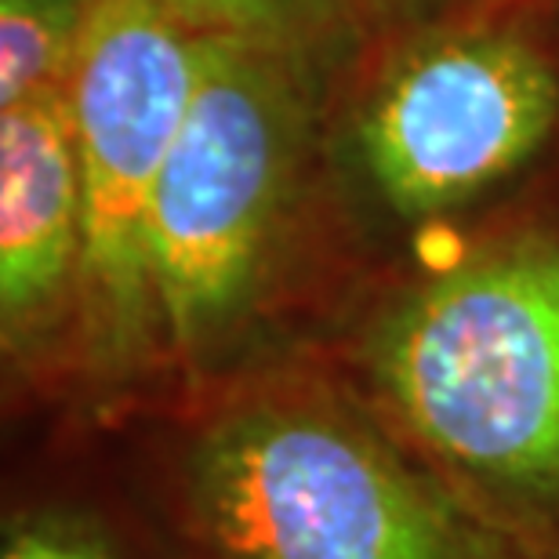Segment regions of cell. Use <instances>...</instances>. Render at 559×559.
Here are the masks:
<instances>
[{
	"label": "cell",
	"instance_id": "cell-6",
	"mask_svg": "<svg viewBox=\"0 0 559 559\" xmlns=\"http://www.w3.org/2000/svg\"><path fill=\"white\" fill-rule=\"evenodd\" d=\"M0 353L11 407L87 418L84 189L66 87L0 109Z\"/></svg>",
	"mask_w": 559,
	"mask_h": 559
},
{
	"label": "cell",
	"instance_id": "cell-8",
	"mask_svg": "<svg viewBox=\"0 0 559 559\" xmlns=\"http://www.w3.org/2000/svg\"><path fill=\"white\" fill-rule=\"evenodd\" d=\"M92 0H0V109L70 81Z\"/></svg>",
	"mask_w": 559,
	"mask_h": 559
},
{
	"label": "cell",
	"instance_id": "cell-5",
	"mask_svg": "<svg viewBox=\"0 0 559 559\" xmlns=\"http://www.w3.org/2000/svg\"><path fill=\"white\" fill-rule=\"evenodd\" d=\"M559 128V70L512 26L418 40L356 114L371 193L404 222L454 215L509 182Z\"/></svg>",
	"mask_w": 559,
	"mask_h": 559
},
{
	"label": "cell",
	"instance_id": "cell-1",
	"mask_svg": "<svg viewBox=\"0 0 559 559\" xmlns=\"http://www.w3.org/2000/svg\"><path fill=\"white\" fill-rule=\"evenodd\" d=\"M106 429L197 559H527L323 353Z\"/></svg>",
	"mask_w": 559,
	"mask_h": 559
},
{
	"label": "cell",
	"instance_id": "cell-4",
	"mask_svg": "<svg viewBox=\"0 0 559 559\" xmlns=\"http://www.w3.org/2000/svg\"><path fill=\"white\" fill-rule=\"evenodd\" d=\"M197 81V33L164 0H92L66 98L84 189L87 421L167 396L150 215Z\"/></svg>",
	"mask_w": 559,
	"mask_h": 559
},
{
	"label": "cell",
	"instance_id": "cell-7",
	"mask_svg": "<svg viewBox=\"0 0 559 559\" xmlns=\"http://www.w3.org/2000/svg\"><path fill=\"white\" fill-rule=\"evenodd\" d=\"M0 559H197L117 436L87 418L55 421L4 468Z\"/></svg>",
	"mask_w": 559,
	"mask_h": 559
},
{
	"label": "cell",
	"instance_id": "cell-10",
	"mask_svg": "<svg viewBox=\"0 0 559 559\" xmlns=\"http://www.w3.org/2000/svg\"><path fill=\"white\" fill-rule=\"evenodd\" d=\"M356 4H364L367 11H374V15H407V11H418L425 4H432V0H356Z\"/></svg>",
	"mask_w": 559,
	"mask_h": 559
},
{
	"label": "cell",
	"instance_id": "cell-2",
	"mask_svg": "<svg viewBox=\"0 0 559 559\" xmlns=\"http://www.w3.org/2000/svg\"><path fill=\"white\" fill-rule=\"evenodd\" d=\"M323 356L498 538L559 559V222L378 280Z\"/></svg>",
	"mask_w": 559,
	"mask_h": 559
},
{
	"label": "cell",
	"instance_id": "cell-3",
	"mask_svg": "<svg viewBox=\"0 0 559 559\" xmlns=\"http://www.w3.org/2000/svg\"><path fill=\"white\" fill-rule=\"evenodd\" d=\"M312 98L306 59L197 37V81L150 215L167 396L317 356L295 320L317 306L298 240ZM156 407V404H153Z\"/></svg>",
	"mask_w": 559,
	"mask_h": 559
},
{
	"label": "cell",
	"instance_id": "cell-9",
	"mask_svg": "<svg viewBox=\"0 0 559 559\" xmlns=\"http://www.w3.org/2000/svg\"><path fill=\"white\" fill-rule=\"evenodd\" d=\"M197 37H237L290 55H317L349 26L356 0H164Z\"/></svg>",
	"mask_w": 559,
	"mask_h": 559
}]
</instances>
